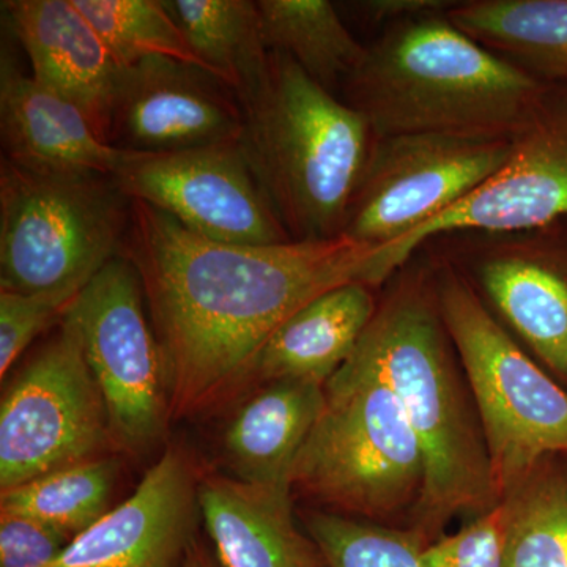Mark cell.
<instances>
[{"mask_svg": "<svg viewBox=\"0 0 567 567\" xmlns=\"http://www.w3.org/2000/svg\"><path fill=\"white\" fill-rule=\"evenodd\" d=\"M117 475V458H92L3 491L0 511L35 518L74 539L107 513Z\"/></svg>", "mask_w": 567, "mask_h": 567, "instance_id": "24", "label": "cell"}, {"mask_svg": "<svg viewBox=\"0 0 567 567\" xmlns=\"http://www.w3.org/2000/svg\"><path fill=\"white\" fill-rule=\"evenodd\" d=\"M434 287L475 402L502 502L537 466L567 454V391L522 350L453 265L436 271Z\"/></svg>", "mask_w": 567, "mask_h": 567, "instance_id": "6", "label": "cell"}, {"mask_svg": "<svg viewBox=\"0 0 567 567\" xmlns=\"http://www.w3.org/2000/svg\"><path fill=\"white\" fill-rule=\"evenodd\" d=\"M112 178L130 199L167 213L208 240L248 246L293 241L238 142L162 155L132 153Z\"/></svg>", "mask_w": 567, "mask_h": 567, "instance_id": "12", "label": "cell"}, {"mask_svg": "<svg viewBox=\"0 0 567 567\" xmlns=\"http://www.w3.org/2000/svg\"><path fill=\"white\" fill-rule=\"evenodd\" d=\"M240 106L238 147L290 238L342 237L375 140L368 121L278 52Z\"/></svg>", "mask_w": 567, "mask_h": 567, "instance_id": "4", "label": "cell"}, {"mask_svg": "<svg viewBox=\"0 0 567 567\" xmlns=\"http://www.w3.org/2000/svg\"><path fill=\"white\" fill-rule=\"evenodd\" d=\"M496 316L567 382V219L513 234H456Z\"/></svg>", "mask_w": 567, "mask_h": 567, "instance_id": "14", "label": "cell"}, {"mask_svg": "<svg viewBox=\"0 0 567 567\" xmlns=\"http://www.w3.org/2000/svg\"><path fill=\"white\" fill-rule=\"evenodd\" d=\"M2 11L31 61L32 76L80 107L111 144L123 66L74 0H3Z\"/></svg>", "mask_w": 567, "mask_h": 567, "instance_id": "16", "label": "cell"}, {"mask_svg": "<svg viewBox=\"0 0 567 567\" xmlns=\"http://www.w3.org/2000/svg\"><path fill=\"white\" fill-rule=\"evenodd\" d=\"M183 567H223L221 563L213 561L210 555L204 550L199 544H196V540L189 546L188 551H186L185 563H183Z\"/></svg>", "mask_w": 567, "mask_h": 567, "instance_id": "32", "label": "cell"}, {"mask_svg": "<svg viewBox=\"0 0 567 567\" xmlns=\"http://www.w3.org/2000/svg\"><path fill=\"white\" fill-rule=\"evenodd\" d=\"M241 130L237 96L212 73L162 58L123 69L112 107L114 147L144 155L196 151L234 144Z\"/></svg>", "mask_w": 567, "mask_h": 567, "instance_id": "13", "label": "cell"}, {"mask_svg": "<svg viewBox=\"0 0 567 567\" xmlns=\"http://www.w3.org/2000/svg\"><path fill=\"white\" fill-rule=\"evenodd\" d=\"M144 298L136 268L121 254L63 315L102 391L114 445L132 454L158 445L173 416L166 361Z\"/></svg>", "mask_w": 567, "mask_h": 567, "instance_id": "8", "label": "cell"}, {"mask_svg": "<svg viewBox=\"0 0 567 567\" xmlns=\"http://www.w3.org/2000/svg\"><path fill=\"white\" fill-rule=\"evenodd\" d=\"M290 494V486L238 477L200 481V516L223 567H324L315 540L295 525Z\"/></svg>", "mask_w": 567, "mask_h": 567, "instance_id": "18", "label": "cell"}, {"mask_svg": "<svg viewBox=\"0 0 567 567\" xmlns=\"http://www.w3.org/2000/svg\"><path fill=\"white\" fill-rule=\"evenodd\" d=\"M265 47L287 55L327 91L344 87L364 54L334 3L328 0H259Z\"/></svg>", "mask_w": 567, "mask_h": 567, "instance_id": "23", "label": "cell"}, {"mask_svg": "<svg viewBox=\"0 0 567 567\" xmlns=\"http://www.w3.org/2000/svg\"><path fill=\"white\" fill-rule=\"evenodd\" d=\"M509 506L502 499L454 535L439 537L423 551L424 567H505Z\"/></svg>", "mask_w": 567, "mask_h": 567, "instance_id": "28", "label": "cell"}, {"mask_svg": "<svg viewBox=\"0 0 567 567\" xmlns=\"http://www.w3.org/2000/svg\"><path fill=\"white\" fill-rule=\"evenodd\" d=\"M447 18L536 80L567 84V0H468Z\"/></svg>", "mask_w": 567, "mask_h": 567, "instance_id": "21", "label": "cell"}, {"mask_svg": "<svg viewBox=\"0 0 567 567\" xmlns=\"http://www.w3.org/2000/svg\"><path fill=\"white\" fill-rule=\"evenodd\" d=\"M3 158L29 169L114 177L133 152L121 151L59 93L24 73L6 47L0 55Z\"/></svg>", "mask_w": 567, "mask_h": 567, "instance_id": "17", "label": "cell"}, {"mask_svg": "<svg viewBox=\"0 0 567 567\" xmlns=\"http://www.w3.org/2000/svg\"><path fill=\"white\" fill-rule=\"evenodd\" d=\"M114 443L102 391L76 331L58 336L11 380L0 404V488L99 458Z\"/></svg>", "mask_w": 567, "mask_h": 567, "instance_id": "9", "label": "cell"}, {"mask_svg": "<svg viewBox=\"0 0 567 567\" xmlns=\"http://www.w3.org/2000/svg\"><path fill=\"white\" fill-rule=\"evenodd\" d=\"M353 9L371 24L388 25L424 17V14L447 13L457 2L453 0H365L352 3Z\"/></svg>", "mask_w": 567, "mask_h": 567, "instance_id": "31", "label": "cell"}, {"mask_svg": "<svg viewBox=\"0 0 567 567\" xmlns=\"http://www.w3.org/2000/svg\"><path fill=\"white\" fill-rule=\"evenodd\" d=\"M194 54L238 103L262 84L271 52L265 47L259 7L252 0H163Z\"/></svg>", "mask_w": 567, "mask_h": 567, "instance_id": "22", "label": "cell"}, {"mask_svg": "<svg viewBox=\"0 0 567 567\" xmlns=\"http://www.w3.org/2000/svg\"><path fill=\"white\" fill-rule=\"evenodd\" d=\"M132 199L114 178L0 163V290L78 293L121 256Z\"/></svg>", "mask_w": 567, "mask_h": 567, "instance_id": "7", "label": "cell"}, {"mask_svg": "<svg viewBox=\"0 0 567 567\" xmlns=\"http://www.w3.org/2000/svg\"><path fill=\"white\" fill-rule=\"evenodd\" d=\"M290 483L342 516L380 525L412 517L424 486L420 442L398 395L358 354L324 383Z\"/></svg>", "mask_w": 567, "mask_h": 567, "instance_id": "5", "label": "cell"}, {"mask_svg": "<svg viewBox=\"0 0 567 567\" xmlns=\"http://www.w3.org/2000/svg\"><path fill=\"white\" fill-rule=\"evenodd\" d=\"M324 567H424L429 540L413 528H393L342 514L306 518Z\"/></svg>", "mask_w": 567, "mask_h": 567, "instance_id": "27", "label": "cell"}, {"mask_svg": "<svg viewBox=\"0 0 567 567\" xmlns=\"http://www.w3.org/2000/svg\"><path fill=\"white\" fill-rule=\"evenodd\" d=\"M123 69L171 59L207 71L163 0H74Z\"/></svg>", "mask_w": 567, "mask_h": 567, "instance_id": "26", "label": "cell"}, {"mask_svg": "<svg viewBox=\"0 0 567 567\" xmlns=\"http://www.w3.org/2000/svg\"><path fill=\"white\" fill-rule=\"evenodd\" d=\"M374 287L347 284L298 309L265 341L244 383L306 380L324 385L346 364L375 316Z\"/></svg>", "mask_w": 567, "mask_h": 567, "instance_id": "19", "label": "cell"}, {"mask_svg": "<svg viewBox=\"0 0 567 567\" xmlns=\"http://www.w3.org/2000/svg\"><path fill=\"white\" fill-rule=\"evenodd\" d=\"M196 509L192 468L167 450L136 492L74 537L50 567H183Z\"/></svg>", "mask_w": 567, "mask_h": 567, "instance_id": "15", "label": "cell"}, {"mask_svg": "<svg viewBox=\"0 0 567 567\" xmlns=\"http://www.w3.org/2000/svg\"><path fill=\"white\" fill-rule=\"evenodd\" d=\"M546 84L466 35L447 13H435L383 29L342 89L375 140H511Z\"/></svg>", "mask_w": 567, "mask_h": 567, "instance_id": "3", "label": "cell"}, {"mask_svg": "<svg viewBox=\"0 0 567 567\" xmlns=\"http://www.w3.org/2000/svg\"><path fill=\"white\" fill-rule=\"evenodd\" d=\"M71 540L35 518L0 511V567H50Z\"/></svg>", "mask_w": 567, "mask_h": 567, "instance_id": "30", "label": "cell"}, {"mask_svg": "<svg viewBox=\"0 0 567 567\" xmlns=\"http://www.w3.org/2000/svg\"><path fill=\"white\" fill-rule=\"evenodd\" d=\"M74 300L65 293H18L0 290V377H6L14 361L47 331L61 322Z\"/></svg>", "mask_w": 567, "mask_h": 567, "instance_id": "29", "label": "cell"}, {"mask_svg": "<svg viewBox=\"0 0 567 567\" xmlns=\"http://www.w3.org/2000/svg\"><path fill=\"white\" fill-rule=\"evenodd\" d=\"M324 385L306 380L267 383L240 406L224 435L235 477L262 486H290L295 458L319 420Z\"/></svg>", "mask_w": 567, "mask_h": 567, "instance_id": "20", "label": "cell"}, {"mask_svg": "<svg viewBox=\"0 0 567 567\" xmlns=\"http://www.w3.org/2000/svg\"><path fill=\"white\" fill-rule=\"evenodd\" d=\"M544 462L511 494L505 567H567V475Z\"/></svg>", "mask_w": 567, "mask_h": 567, "instance_id": "25", "label": "cell"}, {"mask_svg": "<svg viewBox=\"0 0 567 567\" xmlns=\"http://www.w3.org/2000/svg\"><path fill=\"white\" fill-rule=\"evenodd\" d=\"M383 246L342 237L219 244L132 200L122 256L140 275L169 377L173 416L196 413L244 379L279 324L320 295L388 278Z\"/></svg>", "mask_w": 567, "mask_h": 567, "instance_id": "1", "label": "cell"}, {"mask_svg": "<svg viewBox=\"0 0 567 567\" xmlns=\"http://www.w3.org/2000/svg\"><path fill=\"white\" fill-rule=\"evenodd\" d=\"M354 354L404 406L424 458V486L412 527L429 543L461 513L498 505L486 440L440 315L434 282L405 275L377 306Z\"/></svg>", "mask_w": 567, "mask_h": 567, "instance_id": "2", "label": "cell"}, {"mask_svg": "<svg viewBox=\"0 0 567 567\" xmlns=\"http://www.w3.org/2000/svg\"><path fill=\"white\" fill-rule=\"evenodd\" d=\"M511 145L505 166L475 193L415 233L383 246L390 278L436 238L524 233L566 221L567 84L547 82Z\"/></svg>", "mask_w": 567, "mask_h": 567, "instance_id": "11", "label": "cell"}, {"mask_svg": "<svg viewBox=\"0 0 567 567\" xmlns=\"http://www.w3.org/2000/svg\"><path fill=\"white\" fill-rule=\"evenodd\" d=\"M511 148V140L445 134L374 140L342 235L360 244H395L494 177Z\"/></svg>", "mask_w": 567, "mask_h": 567, "instance_id": "10", "label": "cell"}]
</instances>
